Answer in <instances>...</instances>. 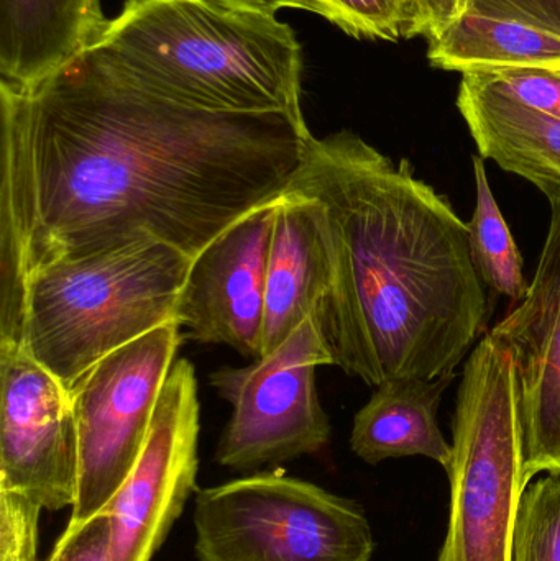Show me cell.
<instances>
[{
    "label": "cell",
    "mask_w": 560,
    "mask_h": 561,
    "mask_svg": "<svg viewBox=\"0 0 560 561\" xmlns=\"http://www.w3.org/2000/svg\"><path fill=\"white\" fill-rule=\"evenodd\" d=\"M0 325L28 273L144 239L199 255L285 196L312 135L286 114L184 107L91 49L28 91L0 85Z\"/></svg>",
    "instance_id": "cell-1"
},
{
    "label": "cell",
    "mask_w": 560,
    "mask_h": 561,
    "mask_svg": "<svg viewBox=\"0 0 560 561\" xmlns=\"http://www.w3.org/2000/svg\"><path fill=\"white\" fill-rule=\"evenodd\" d=\"M286 193L318 206L334 365L368 386L456 375L489 317L469 227L449 199L352 131L312 137Z\"/></svg>",
    "instance_id": "cell-2"
},
{
    "label": "cell",
    "mask_w": 560,
    "mask_h": 561,
    "mask_svg": "<svg viewBox=\"0 0 560 561\" xmlns=\"http://www.w3.org/2000/svg\"><path fill=\"white\" fill-rule=\"evenodd\" d=\"M89 49L115 78L184 107L305 121L301 45L276 15L222 0H125Z\"/></svg>",
    "instance_id": "cell-3"
},
{
    "label": "cell",
    "mask_w": 560,
    "mask_h": 561,
    "mask_svg": "<svg viewBox=\"0 0 560 561\" xmlns=\"http://www.w3.org/2000/svg\"><path fill=\"white\" fill-rule=\"evenodd\" d=\"M193 259L155 239L62 259L23 279L0 343H15L66 389L101 359L174 322Z\"/></svg>",
    "instance_id": "cell-4"
},
{
    "label": "cell",
    "mask_w": 560,
    "mask_h": 561,
    "mask_svg": "<svg viewBox=\"0 0 560 561\" xmlns=\"http://www.w3.org/2000/svg\"><path fill=\"white\" fill-rule=\"evenodd\" d=\"M453 425L449 527L437 561H512L529 480L515 359L492 332L464 366Z\"/></svg>",
    "instance_id": "cell-5"
},
{
    "label": "cell",
    "mask_w": 560,
    "mask_h": 561,
    "mask_svg": "<svg viewBox=\"0 0 560 561\" xmlns=\"http://www.w3.org/2000/svg\"><path fill=\"white\" fill-rule=\"evenodd\" d=\"M201 561H370L364 511L318 484L256 473L197 491Z\"/></svg>",
    "instance_id": "cell-6"
},
{
    "label": "cell",
    "mask_w": 560,
    "mask_h": 561,
    "mask_svg": "<svg viewBox=\"0 0 560 561\" xmlns=\"http://www.w3.org/2000/svg\"><path fill=\"white\" fill-rule=\"evenodd\" d=\"M322 365H334V356L321 320L311 316L253 365L214 371L210 385L232 405L217 445V463L256 470L324 450L331 424L316 389V369Z\"/></svg>",
    "instance_id": "cell-7"
},
{
    "label": "cell",
    "mask_w": 560,
    "mask_h": 561,
    "mask_svg": "<svg viewBox=\"0 0 560 561\" xmlns=\"http://www.w3.org/2000/svg\"><path fill=\"white\" fill-rule=\"evenodd\" d=\"M181 340L180 323H164L105 356L69 389L79 440L69 523L101 513L134 470Z\"/></svg>",
    "instance_id": "cell-8"
},
{
    "label": "cell",
    "mask_w": 560,
    "mask_h": 561,
    "mask_svg": "<svg viewBox=\"0 0 560 561\" xmlns=\"http://www.w3.org/2000/svg\"><path fill=\"white\" fill-rule=\"evenodd\" d=\"M199 399L194 366L178 359L164 382L147 444L104 507L112 519V561H151L196 491Z\"/></svg>",
    "instance_id": "cell-9"
},
{
    "label": "cell",
    "mask_w": 560,
    "mask_h": 561,
    "mask_svg": "<svg viewBox=\"0 0 560 561\" xmlns=\"http://www.w3.org/2000/svg\"><path fill=\"white\" fill-rule=\"evenodd\" d=\"M79 440L68 389L25 350L0 343V490L43 511L72 507Z\"/></svg>",
    "instance_id": "cell-10"
},
{
    "label": "cell",
    "mask_w": 560,
    "mask_h": 561,
    "mask_svg": "<svg viewBox=\"0 0 560 561\" xmlns=\"http://www.w3.org/2000/svg\"><path fill=\"white\" fill-rule=\"evenodd\" d=\"M276 204L253 210L194 256L174 312L186 339L262 358Z\"/></svg>",
    "instance_id": "cell-11"
},
{
    "label": "cell",
    "mask_w": 560,
    "mask_h": 561,
    "mask_svg": "<svg viewBox=\"0 0 560 561\" xmlns=\"http://www.w3.org/2000/svg\"><path fill=\"white\" fill-rule=\"evenodd\" d=\"M551 210L528 294L492 330L515 359L528 480L542 471L560 477V204Z\"/></svg>",
    "instance_id": "cell-12"
},
{
    "label": "cell",
    "mask_w": 560,
    "mask_h": 561,
    "mask_svg": "<svg viewBox=\"0 0 560 561\" xmlns=\"http://www.w3.org/2000/svg\"><path fill=\"white\" fill-rule=\"evenodd\" d=\"M332 268L318 206L298 194L278 201L266 265L263 356L275 352L311 316L321 320Z\"/></svg>",
    "instance_id": "cell-13"
},
{
    "label": "cell",
    "mask_w": 560,
    "mask_h": 561,
    "mask_svg": "<svg viewBox=\"0 0 560 561\" xmlns=\"http://www.w3.org/2000/svg\"><path fill=\"white\" fill-rule=\"evenodd\" d=\"M107 23L99 0H0V85L35 88L91 48Z\"/></svg>",
    "instance_id": "cell-14"
},
{
    "label": "cell",
    "mask_w": 560,
    "mask_h": 561,
    "mask_svg": "<svg viewBox=\"0 0 560 561\" xmlns=\"http://www.w3.org/2000/svg\"><path fill=\"white\" fill-rule=\"evenodd\" d=\"M457 107L480 157L535 184L560 204V118L528 107L464 75Z\"/></svg>",
    "instance_id": "cell-15"
},
{
    "label": "cell",
    "mask_w": 560,
    "mask_h": 561,
    "mask_svg": "<svg viewBox=\"0 0 560 561\" xmlns=\"http://www.w3.org/2000/svg\"><path fill=\"white\" fill-rule=\"evenodd\" d=\"M456 375L391 379L357 412L351 448L368 465L390 458L426 457L449 468L453 445L437 424L444 391Z\"/></svg>",
    "instance_id": "cell-16"
},
{
    "label": "cell",
    "mask_w": 560,
    "mask_h": 561,
    "mask_svg": "<svg viewBox=\"0 0 560 561\" xmlns=\"http://www.w3.org/2000/svg\"><path fill=\"white\" fill-rule=\"evenodd\" d=\"M430 61L446 71L532 68L560 62V32L482 12L466 2L460 15L431 39Z\"/></svg>",
    "instance_id": "cell-17"
},
{
    "label": "cell",
    "mask_w": 560,
    "mask_h": 561,
    "mask_svg": "<svg viewBox=\"0 0 560 561\" xmlns=\"http://www.w3.org/2000/svg\"><path fill=\"white\" fill-rule=\"evenodd\" d=\"M477 204L469 227L470 256L480 279L513 300L525 299L529 284L523 259L487 180L483 158L473 157Z\"/></svg>",
    "instance_id": "cell-18"
},
{
    "label": "cell",
    "mask_w": 560,
    "mask_h": 561,
    "mask_svg": "<svg viewBox=\"0 0 560 561\" xmlns=\"http://www.w3.org/2000/svg\"><path fill=\"white\" fill-rule=\"evenodd\" d=\"M512 561H560V477L549 474L523 494Z\"/></svg>",
    "instance_id": "cell-19"
},
{
    "label": "cell",
    "mask_w": 560,
    "mask_h": 561,
    "mask_svg": "<svg viewBox=\"0 0 560 561\" xmlns=\"http://www.w3.org/2000/svg\"><path fill=\"white\" fill-rule=\"evenodd\" d=\"M322 19L354 38L397 42L403 36L404 0H319Z\"/></svg>",
    "instance_id": "cell-20"
},
{
    "label": "cell",
    "mask_w": 560,
    "mask_h": 561,
    "mask_svg": "<svg viewBox=\"0 0 560 561\" xmlns=\"http://www.w3.org/2000/svg\"><path fill=\"white\" fill-rule=\"evenodd\" d=\"M466 75H472L487 88L528 107L560 118V62L532 68L487 69Z\"/></svg>",
    "instance_id": "cell-21"
},
{
    "label": "cell",
    "mask_w": 560,
    "mask_h": 561,
    "mask_svg": "<svg viewBox=\"0 0 560 561\" xmlns=\"http://www.w3.org/2000/svg\"><path fill=\"white\" fill-rule=\"evenodd\" d=\"M43 507L16 491L0 490V561H38V523Z\"/></svg>",
    "instance_id": "cell-22"
},
{
    "label": "cell",
    "mask_w": 560,
    "mask_h": 561,
    "mask_svg": "<svg viewBox=\"0 0 560 561\" xmlns=\"http://www.w3.org/2000/svg\"><path fill=\"white\" fill-rule=\"evenodd\" d=\"M46 561H112V519L107 511L84 523H69Z\"/></svg>",
    "instance_id": "cell-23"
},
{
    "label": "cell",
    "mask_w": 560,
    "mask_h": 561,
    "mask_svg": "<svg viewBox=\"0 0 560 561\" xmlns=\"http://www.w3.org/2000/svg\"><path fill=\"white\" fill-rule=\"evenodd\" d=\"M466 5V0H404L403 36L433 39L446 30Z\"/></svg>",
    "instance_id": "cell-24"
},
{
    "label": "cell",
    "mask_w": 560,
    "mask_h": 561,
    "mask_svg": "<svg viewBox=\"0 0 560 561\" xmlns=\"http://www.w3.org/2000/svg\"><path fill=\"white\" fill-rule=\"evenodd\" d=\"M476 9L560 32V0H466Z\"/></svg>",
    "instance_id": "cell-25"
},
{
    "label": "cell",
    "mask_w": 560,
    "mask_h": 561,
    "mask_svg": "<svg viewBox=\"0 0 560 561\" xmlns=\"http://www.w3.org/2000/svg\"><path fill=\"white\" fill-rule=\"evenodd\" d=\"M222 2L240 9L253 10V12L268 13V15H276V12L282 9L306 10L319 16L322 13L319 0H222Z\"/></svg>",
    "instance_id": "cell-26"
}]
</instances>
